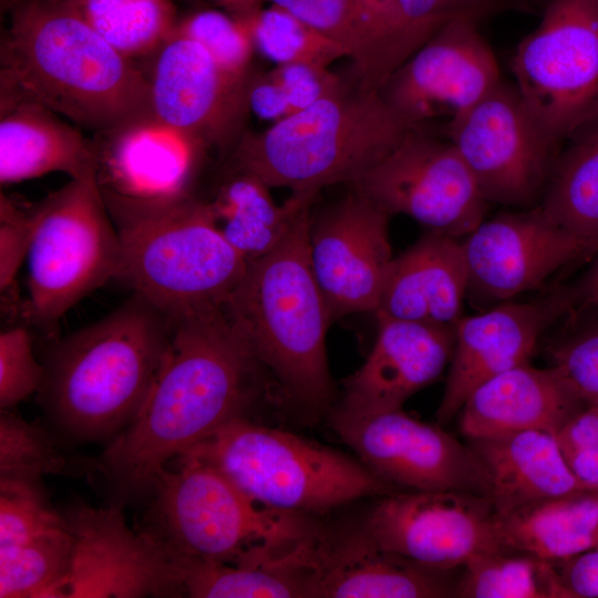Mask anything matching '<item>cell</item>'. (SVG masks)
I'll return each instance as SVG.
<instances>
[{
	"instance_id": "1",
	"label": "cell",
	"mask_w": 598,
	"mask_h": 598,
	"mask_svg": "<svg viewBox=\"0 0 598 598\" xmlns=\"http://www.w3.org/2000/svg\"><path fill=\"white\" fill-rule=\"evenodd\" d=\"M261 368L224 307L174 320L151 390L96 468L123 495L151 493L157 475L230 420L246 415Z\"/></svg>"
},
{
	"instance_id": "2",
	"label": "cell",
	"mask_w": 598,
	"mask_h": 598,
	"mask_svg": "<svg viewBox=\"0 0 598 598\" xmlns=\"http://www.w3.org/2000/svg\"><path fill=\"white\" fill-rule=\"evenodd\" d=\"M174 320L133 293L54 344L38 391L53 430L73 443L106 444L137 415L168 347Z\"/></svg>"
},
{
	"instance_id": "3",
	"label": "cell",
	"mask_w": 598,
	"mask_h": 598,
	"mask_svg": "<svg viewBox=\"0 0 598 598\" xmlns=\"http://www.w3.org/2000/svg\"><path fill=\"white\" fill-rule=\"evenodd\" d=\"M0 78L95 133L152 113L148 76L66 2L32 0L1 41Z\"/></svg>"
},
{
	"instance_id": "4",
	"label": "cell",
	"mask_w": 598,
	"mask_h": 598,
	"mask_svg": "<svg viewBox=\"0 0 598 598\" xmlns=\"http://www.w3.org/2000/svg\"><path fill=\"white\" fill-rule=\"evenodd\" d=\"M155 478L147 528L172 558L246 567L312 564L326 536L308 514L268 506L183 455Z\"/></svg>"
},
{
	"instance_id": "5",
	"label": "cell",
	"mask_w": 598,
	"mask_h": 598,
	"mask_svg": "<svg viewBox=\"0 0 598 598\" xmlns=\"http://www.w3.org/2000/svg\"><path fill=\"white\" fill-rule=\"evenodd\" d=\"M309 215L274 250L247 264L224 310L285 395L322 412L333 394L326 351L332 319L310 265Z\"/></svg>"
},
{
	"instance_id": "6",
	"label": "cell",
	"mask_w": 598,
	"mask_h": 598,
	"mask_svg": "<svg viewBox=\"0 0 598 598\" xmlns=\"http://www.w3.org/2000/svg\"><path fill=\"white\" fill-rule=\"evenodd\" d=\"M414 127L379 89L358 83L264 132L245 131L233 150L231 169L254 175L270 188L317 194L362 178Z\"/></svg>"
},
{
	"instance_id": "7",
	"label": "cell",
	"mask_w": 598,
	"mask_h": 598,
	"mask_svg": "<svg viewBox=\"0 0 598 598\" xmlns=\"http://www.w3.org/2000/svg\"><path fill=\"white\" fill-rule=\"evenodd\" d=\"M183 455L214 466L256 501L295 513H324L401 491L344 454L246 415L230 420Z\"/></svg>"
},
{
	"instance_id": "8",
	"label": "cell",
	"mask_w": 598,
	"mask_h": 598,
	"mask_svg": "<svg viewBox=\"0 0 598 598\" xmlns=\"http://www.w3.org/2000/svg\"><path fill=\"white\" fill-rule=\"evenodd\" d=\"M116 228L117 279L173 320L224 307L247 268L195 197Z\"/></svg>"
},
{
	"instance_id": "9",
	"label": "cell",
	"mask_w": 598,
	"mask_h": 598,
	"mask_svg": "<svg viewBox=\"0 0 598 598\" xmlns=\"http://www.w3.org/2000/svg\"><path fill=\"white\" fill-rule=\"evenodd\" d=\"M32 208L29 310L38 323L51 326L83 297L118 278L122 241L94 171L71 178Z\"/></svg>"
},
{
	"instance_id": "10",
	"label": "cell",
	"mask_w": 598,
	"mask_h": 598,
	"mask_svg": "<svg viewBox=\"0 0 598 598\" xmlns=\"http://www.w3.org/2000/svg\"><path fill=\"white\" fill-rule=\"evenodd\" d=\"M515 86L559 144L598 117V0H551L517 45Z\"/></svg>"
},
{
	"instance_id": "11",
	"label": "cell",
	"mask_w": 598,
	"mask_h": 598,
	"mask_svg": "<svg viewBox=\"0 0 598 598\" xmlns=\"http://www.w3.org/2000/svg\"><path fill=\"white\" fill-rule=\"evenodd\" d=\"M446 130L488 204L532 208L540 203L560 144L515 84L502 80Z\"/></svg>"
},
{
	"instance_id": "12",
	"label": "cell",
	"mask_w": 598,
	"mask_h": 598,
	"mask_svg": "<svg viewBox=\"0 0 598 598\" xmlns=\"http://www.w3.org/2000/svg\"><path fill=\"white\" fill-rule=\"evenodd\" d=\"M94 177L116 227L192 199L208 146L148 113L95 133Z\"/></svg>"
},
{
	"instance_id": "13",
	"label": "cell",
	"mask_w": 598,
	"mask_h": 598,
	"mask_svg": "<svg viewBox=\"0 0 598 598\" xmlns=\"http://www.w3.org/2000/svg\"><path fill=\"white\" fill-rule=\"evenodd\" d=\"M351 187L391 216L406 215L429 231L454 238L477 227L488 205L455 146L422 127L412 128Z\"/></svg>"
},
{
	"instance_id": "14",
	"label": "cell",
	"mask_w": 598,
	"mask_h": 598,
	"mask_svg": "<svg viewBox=\"0 0 598 598\" xmlns=\"http://www.w3.org/2000/svg\"><path fill=\"white\" fill-rule=\"evenodd\" d=\"M330 422L362 464L399 489L458 491L488 498L482 463L470 445L440 424L422 422L402 409L357 416L331 410Z\"/></svg>"
},
{
	"instance_id": "15",
	"label": "cell",
	"mask_w": 598,
	"mask_h": 598,
	"mask_svg": "<svg viewBox=\"0 0 598 598\" xmlns=\"http://www.w3.org/2000/svg\"><path fill=\"white\" fill-rule=\"evenodd\" d=\"M64 516L73 544L63 598L184 597L169 554L128 527L120 503L79 505Z\"/></svg>"
},
{
	"instance_id": "16",
	"label": "cell",
	"mask_w": 598,
	"mask_h": 598,
	"mask_svg": "<svg viewBox=\"0 0 598 598\" xmlns=\"http://www.w3.org/2000/svg\"><path fill=\"white\" fill-rule=\"evenodd\" d=\"M362 529L381 548L442 571L501 551L492 503L473 493L398 491L383 496Z\"/></svg>"
},
{
	"instance_id": "17",
	"label": "cell",
	"mask_w": 598,
	"mask_h": 598,
	"mask_svg": "<svg viewBox=\"0 0 598 598\" xmlns=\"http://www.w3.org/2000/svg\"><path fill=\"white\" fill-rule=\"evenodd\" d=\"M477 21L457 19L436 31L379 89L408 122L421 127L464 113L501 81L496 56Z\"/></svg>"
},
{
	"instance_id": "18",
	"label": "cell",
	"mask_w": 598,
	"mask_h": 598,
	"mask_svg": "<svg viewBox=\"0 0 598 598\" xmlns=\"http://www.w3.org/2000/svg\"><path fill=\"white\" fill-rule=\"evenodd\" d=\"M461 243L468 290L499 302L539 287L563 267L598 251V243L563 228L539 205L484 219Z\"/></svg>"
},
{
	"instance_id": "19",
	"label": "cell",
	"mask_w": 598,
	"mask_h": 598,
	"mask_svg": "<svg viewBox=\"0 0 598 598\" xmlns=\"http://www.w3.org/2000/svg\"><path fill=\"white\" fill-rule=\"evenodd\" d=\"M152 113L220 151L234 150L245 133L255 76L221 68L196 41L173 34L154 55Z\"/></svg>"
},
{
	"instance_id": "20",
	"label": "cell",
	"mask_w": 598,
	"mask_h": 598,
	"mask_svg": "<svg viewBox=\"0 0 598 598\" xmlns=\"http://www.w3.org/2000/svg\"><path fill=\"white\" fill-rule=\"evenodd\" d=\"M391 215L351 192L310 224L309 259L331 319L374 312L393 259Z\"/></svg>"
},
{
	"instance_id": "21",
	"label": "cell",
	"mask_w": 598,
	"mask_h": 598,
	"mask_svg": "<svg viewBox=\"0 0 598 598\" xmlns=\"http://www.w3.org/2000/svg\"><path fill=\"white\" fill-rule=\"evenodd\" d=\"M574 308L569 287L529 301H504L484 312L461 317L437 424L451 421L470 394L491 378L529 362L543 332Z\"/></svg>"
},
{
	"instance_id": "22",
	"label": "cell",
	"mask_w": 598,
	"mask_h": 598,
	"mask_svg": "<svg viewBox=\"0 0 598 598\" xmlns=\"http://www.w3.org/2000/svg\"><path fill=\"white\" fill-rule=\"evenodd\" d=\"M377 319L373 348L361 368L344 380L343 398L332 409L341 414L401 410L411 395L434 382L451 361L454 327Z\"/></svg>"
},
{
	"instance_id": "23",
	"label": "cell",
	"mask_w": 598,
	"mask_h": 598,
	"mask_svg": "<svg viewBox=\"0 0 598 598\" xmlns=\"http://www.w3.org/2000/svg\"><path fill=\"white\" fill-rule=\"evenodd\" d=\"M94 171V146L78 127L0 78V182L2 185L62 172Z\"/></svg>"
},
{
	"instance_id": "24",
	"label": "cell",
	"mask_w": 598,
	"mask_h": 598,
	"mask_svg": "<svg viewBox=\"0 0 598 598\" xmlns=\"http://www.w3.org/2000/svg\"><path fill=\"white\" fill-rule=\"evenodd\" d=\"M467 291L462 243L429 231L393 257L373 313L377 318L454 327Z\"/></svg>"
},
{
	"instance_id": "25",
	"label": "cell",
	"mask_w": 598,
	"mask_h": 598,
	"mask_svg": "<svg viewBox=\"0 0 598 598\" xmlns=\"http://www.w3.org/2000/svg\"><path fill=\"white\" fill-rule=\"evenodd\" d=\"M585 406L551 367L527 362L477 386L461 409L460 429L468 440L529 430L557 435Z\"/></svg>"
},
{
	"instance_id": "26",
	"label": "cell",
	"mask_w": 598,
	"mask_h": 598,
	"mask_svg": "<svg viewBox=\"0 0 598 598\" xmlns=\"http://www.w3.org/2000/svg\"><path fill=\"white\" fill-rule=\"evenodd\" d=\"M444 571L419 565L378 546L362 529L343 539L326 537L317 559L316 598L454 597Z\"/></svg>"
},
{
	"instance_id": "27",
	"label": "cell",
	"mask_w": 598,
	"mask_h": 598,
	"mask_svg": "<svg viewBox=\"0 0 598 598\" xmlns=\"http://www.w3.org/2000/svg\"><path fill=\"white\" fill-rule=\"evenodd\" d=\"M488 480L495 515L585 489L570 471L556 435L519 431L470 440Z\"/></svg>"
},
{
	"instance_id": "28",
	"label": "cell",
	"mask_w": 598,
	"mask_h": 598,
	"mask_svg": "<svg viewBox=\"0 0 598 598\" xmlns=\"http://www.w3.org/2000/svg\"><path fill=\"white\" fill-rule=\"evenodd\" d=\"M501 551L560 560L596 547L598 492L537 501L495 515Z\"/></svg>"
},
{
	"instance_id": "29",
	"label": "cell",
	"mask_w": 598,
	"mask_h": 598,
	"mask_svg": "<svg viewBox=\"0 0 598 598\" xmlns=\"http://www.w3.org/2000/svg\"><path fill=\"white\" fill-rule=\"evenodd\" d=\"M269 188L254 175L231 171L215 197L206 202L216 227L247 264L280 245L317 195L292 193L277 205Z\"/></svg>"
},
{
	"instance_id": "30",
	"label": "cell",
	"mask_w": 598,
	"mask_h": 598,
	"mask_svg": "<svg viewBox=\"0 0 598 598\" xmlns=\"http://www.w3.org/2000/svg\"><path fill=\"white\" fill-rule=\"evenodd\" d=\"M339 44L353 61L359 83L380 89L394 71L392 37L362 0H269Z\"/></svg>"
},
{
	"instance_id": "31",
	"label": "cell",
	"mask_w": 598,
	"mask_h": 598,
	"mask_svg": "<svg viewBox=\"0 0 598 598\" xmlns=\"http://www.w3.org/2000/svg\"><path fill=\"white\" fill-rule=\"evenodd\" d=\"M568 141L538 205L563 228L598 243V117Z\"/></svg>"
},
{
	"instance_id": "32",
	"label": "cell",
	"mask_w": 598,
	"mask_h": 598,
	"mask_svg": "<svg viewBox=\"0 0 598 598\" xmlns=\"http://www.w3.org/2000/svg\"><path fill=\"white\" fill-rule=\"evenodd\" d=\"M173 561L184 597H312L315 564L246 567L188 558H173Z\"/></svg>"
},
{
	"instance_id": "33",
	"label": "cell",
	"mask_w": 598,
	"mask_h": 598,
	"mask_svg": "<svg viewBox=\"0 0 598 598\" xmlns=\"http://www.w3.org/2000/svg\"><path fill=\"white\" fill-rule=\"evenodd\" d=\"M102 38L135 61L154 56L174 34L168 0H66Z\"/></svg>"
},
{
	"instance_id": "34",
	"label": "cell",
	"mask_w": 598,
	"mask_h": 598,
	"mask_svg": "<svg viewBox=\"0 0 598 598\" xmlns=\"http://www.w3.org/2000/svg\"><path fill=\"white\" fill-rule=\"evenodd\" d=\"M72 534L66 528L0 546V598H63Z\"/></svg>"
},
{
	"instance_id": "35",
	"label": "cell",
	"mask_w": 598,
	"mask_h": 598,
	"mask_svg": "<svg viewBox=\"0 0 598 598\" xmlns=\"http://www.w3.org/2000/svg\"><path fill=\"white\" fill-rule=\"evenodd\" d=\"M455 584L461 598H556L549 561L489 551L468 560Z\"/></svg>"
},
{
	"instance_id": "36",
	"label": "cell",
	"mask_w": 598,
	"mask_h": 598,
	"mask_svg": "<svg viewBox=\"0 0 598 598\" xmlns=\"http://www.w3.org/2000/svg\"><path fill=\"white\" fill-rule=\"evenodd\" d=\"M247 28L254 48L279 64L306 63L328 68L346 51L287 10L271 4L235 14Z\"/></svg>"
},
{
	"instance_id": "37",
	"label": "cell",
	"mask_w": 598,
	"mask_h": 598,
	"mask_svg": "<svg viewBox=\"0 0 598 598\" xmlns=\"http://www.w3.org/2000/svg\"><path fill=\"white\" fill-rule=\"evenodd\" d=\"M66 463L47 429L1 410L0 480L42 483L44 476L64 472Z\"/></svg>"
},
{
	"instance_id": "38",
	"label": "cell",
	"mask_w": 598,
	"mask_h": 598,
	"mask_svg": "<svg viewBox=\"0 0 598 598\" xmlns=\"http://www.w3.org/2000/svg\"><path fill=\"white\" fill-rule=\"evenodd\" d=\"M66 527L64 514L52 507L43 483L0 480V546Z\"/></svg>"
},
{
	"instance_id": "39",
	"label": "cell",
	"mask_w": 598,
	"mask_h": 598,
	"mask_svg": "<svg viewBox=\"0 0 598 598\" xmlns=\"http://www.w3.org/2000/svg\"><path fill=\"white\" fill-rule=\"evenodd\" d=\"M514 0H398L402 63L445 24L457 19L480 22Z\"/></svg>"
},
{
	"instance_id": "40",
	"label": "cell",
	"mask_w": 598,
	"mask_h": 598,
	"mask_svg": "<svg viewBox=\"0 0 598 598\" xmlns=\"http://www.w3.org/2000/svg\"><path fill=\"white\" fill-rule=\"evenodd\" d=\"M174 34L199 43L226 71L247 76L252 72L255 50L250 34L237 17L217 10H200L176 25Z\"/></svg>"
},
{
	"instance_id": "41",
	"label": "cell",
	"mask_w": 598,
	"mask_h": 598,
	"mask_svg": "<svg viewBox=\"0 0 598 598\" xmlns=\"http://www.w3.org/2000/svg\"><path fill=\"white\" fill-rule=\"evenodd\" d=\"M44 375L32 350L30 333L22 327L7 329L0 334V408L12 410L29 395L38 392Z\"/></svg>"
},
{
	"instance_id": "42",
	"label": "cell",
	"mask_w": 598,
	"mask_h": 598,
	"mask_svg": "<svg viewBox=\"0 0 598 598\" xmlns=\"http://www.w3.org/2000/svg\"><path fill=\"white\" fill-rule=\"evenodd\" d=\"M551 368L587 406L598 403V321L551 350Z\"/></svg>"
},
{
	"instance_id": "43",
	"label": "cell",
	"mask_w": 598,
	"mask_h": 598,
	"mask_svg": "<svg viewBox=\"0 0 598 598\" xmlns=\"http://www.w3.org/2000/svg\"><path fill=\"white\" fill-rule=\"evenodd\" d=\"M34 229L33 208H24L1 193L0 288L7 290L27 258Z\"/></svg>"
},
{
	"instance_id": "44",
	"label": "cell",
	"mask_w": 598,
	"mask_h": 598,
	"mask_svg": "<svg viewBox=\"0 0 598 598\" xmlns=\"http://www.w3.org/2000/svg\"><path fill=\"white\" fill-rule=\"evenodd\" d=\"M269 74L283 92L291 115L346 87L328 68L312 64H279Z\"/></svg>"
},
{
	"instance_id": "45",
	"label": "cell",
	"mask_w": 598,
	"mask_h": 598,
	"mask_svg": "<svg viewBox=\"0 0 598 598\" xmlns=\"http://www.w3.org/2000/svg\"><path fill=\"white\" fill-rule=\"evenodd\" d=\"M549 564L556 598H598V547Z\"/></svg>"
},
{
	"instance_id": "46",
	"label": "cell",
	"mask_w": 598,
	"mask_h": 598,
	"mask_svg": "<svg viewBox=\"0 0 598 598\" xmlns=\"http://www.w3.org/2000/svg\"><path fill=\"white\" fill-rule=\"evenodd\" d=\"M248 103L249 110L262 120L278 122L291 115L283 92L269 73L255 74L249 87Z\"/></svg>"
},
{
	"instance_id": "47",
	"label": "cell",
	"mask_w": 598,
	"mask_h": 598,
	"mask_svg": "<svg viewBox=\"0 0 598 598\" xmlns=\"http://www.w3.org/2000/svg\"><path fill=\"white\" fill-rule=\"evenodd\" d=\"M563 452L598 447V403L585 406L557 433Z\"/></svg>"
},
{
	"instance_id": "48",
	"label": "cell",
	"mask_w": 598,
	"mask_h": 598,
	"mask_svg": "<svg viewBox=\"0 0 598 598\" xmlns=\"http://www.w3.org/2000/svg\"><path fill=\"white\" fill-rule=\"evenodd\" d=\"M563 454L579 484L585 489L598 492V447L576 448Z\"/></svg>"
},
{
	"instance_id": "49",
	"label": "cell",
	"mask_w": 598,
	"mask_h": 598,
	"mask_svg": "<svg viewBox=\"0 0 598 598\" xmlns=\"http://www.w3.org/2000/svg\"><path fill=\"white\" fill-rule=\"evenodd\" d=\"M388 27L393 44L394 71L401 65L398 0H362Z\"/></svg>"
},
{
	"instance_id": "50",
	"label": "cell",
	"mask_w": 598,
	"mask_h": 598,
	"mask_svg": "<svg viewBox=\"0 0 598 598\" xmlns=\"http://www.w3.org/2000/svg\"><path fill=\"white\" fill-rule=\"evenodd\" d=\"M569 287L574 307L579 305L598 310V256L584 276Z\"/></svg>"
},
{
	"instance_id": "51",
	"label": "cell",
	"mask_w": 598,
	"mask_h": 598,
	"mask_svg": "<svg viewBox=\"0 0 598 598\" xmlns=\"http://www.w3.org/2000/svg\"><path fill=\"white\" fill-rule=\"evenodd\" d=\"M229 9L234 10L235 14H241L259 8V3L264 0H219Z\"/></svg>"
},
{
	"instance_id": "52",
	"label": "cell",
	"mask_w": 598,
	"mask_h": 598,
	"mask_svg": "<svg viewBox=\"0 0 598 598\" xmlns=\"http://www.w3.org/2000/svg\"><path fill=\"white\" fill-rule=\"evenodd\" d=\"M596 547H598V530H597V537H596Z\"/></svg>"
}]
</instances>
